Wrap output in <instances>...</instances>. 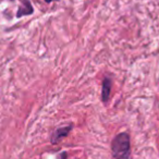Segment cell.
I'll return each instance as SVG.
<instances>
[{"instance_id": "6da1fadb", "label": "cell", "mask_w": 159, "mask_h": 159, "mask_svg": "<svg viewBox=\"0 0 159 159\" xmlns=\"http://www.w3.org/2000/svg\"><path fill=\"white\" fill-rule=\"evenodd\" d=\"M112 155L116 159H130V137L126 133H120L112 142Z\"/></svg>"}, {"instance_id": "7a4b0ae2", "label": "cell", "mask_w": 159, "mask_h": 159, "mask_svg": "<svg viewBox=\"0 0 159 159\" xmlns=\"http://www.w3.org/2000/svg\"><path fill=\"white\" fill-rule=\"evenodd\" d=\"M111 91V80L109 77H105L104 82H102V99L104 102H106L109 99Z\"/></svg>"}, {"instance_id": "3957f363", "label": "cell", "mask_w": 159, "mask_h": 159, "mask_svg": "<svg viewBox=\"0 0 159 159\" xmlns=\"http://www.w3.org/2000/svg\"><path fill=\"white\" fill-rule=\"evenodd\" d=\"M71 128H72V126H66V128H60V129H58V130H56L55 134L52 135L51 142H52L53 144L57 143V142H59L62 137H64L69 132H70Z\"/></svg>"}, {"instance_id": "277c9868", "label": "cell", "mask_w": 159, "mask_h": 159, "mask_svg": "<svg viewBox=\"0 0 159 159\" xmlns=\"http://www.w3.org/2000/svg\"><path fill=\"white\" fill-rule=\"evenodd\" d=\"M32 12H33V9H32L31 3H30L27 0H24V6H23V7L21 8L20 10H19L18 16L20 18V16H24V14H31Z\"/></svg>"}, {"instance_id": "5b68a950", "label": "cell", "mask_w": 159, "mask_h": 159, "mask_svg": "<svg viewBox=\"0 0 159 159\" xmlns=\"http://www.w3.org/2000/svg\"><path fill=\"white\" fill-rule=\"evenodd\" d=\"M46 2H52V1H56V0H45Z\"/></svg>"}]
</instances>
